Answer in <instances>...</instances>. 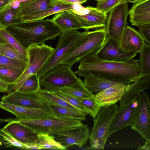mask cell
I'll list each match as a JSON object with an SVG mask.
<instances>
[{"instance_id": "1", "label": "cell", "mask_w": 150, "mask_h": 150, "mask_svg": "<svg viewBox=\"0 0 150 150\" xmlns=\"http://www.w3.org/2000/svg\"><path fill=\"white\" fill-rule=\"evenodd\" d=\"M78 70L101 74L133 82L143 75L138 60L134 58L126 62L104 60L95 54H88L80 62Z\"/></svg>"}, {"instance_id": "2", "label": "cell", "mask_w": 150, "mask_h": 150, "mask_svg": "<svg viewBox=\"0 0 150 150\" xmlns=\"http://www.w3.org/2000/svg\"><path fill=\"white\" fill-rule=\"evenodd\" d=\"M5 29L26 50L48 40H54L61 33L50 19L22 22Z\"/></svg>"}, {"instance_id": "3", "label": "cell", "mask_w": 150, "mask_h": 150, "mask_svg": "<svg viewBox=\"0 0 150 150\" xmlns=\"http://www.w3.org/2000/svg\"><path fill=\"white\" fill-rule=\"evenodd\" d=\"M105 27L94 30H85L67 52L61 64L71 67L86 56L95 54L103 45L107 37Z\"/></svg>"}, {"instance_id": "4", "label": "cell", "mask_w": 150, "mask_h": 150, "mask_svg": "<svg viewBox=\"0 0 150 150\" xmlns=\"http://www.w3.org/2000/svg\"><path fill=\"white\" fill-rule=\"evenodd\" d=\"M81 121L67 118H47L24 120L18 118H0L3 122H16L21 124L38 134H54L82 125Z\"/></svg>"}, {"instance_id": "5", "label": "cell", "mask_w": 150, "mask_h": 150, "mask_svg": "<svg viewBox=\"0 0 150 150\" xmlns=\"http://www.w3.org/2000/svg\"><path fill=\"white\" fill-rule=\"evenodd\" d=\"M115 104L102 107L98 113L90 132L91 147L94 149H104L109 135L110 126L118 109Z\"/></svg>"}, {"instance_id": "6", "label": "cell", "mask_w": 150, "mask_h": 150, "mask_svg": "<svg viewBox=\"0 0 150 150\" xmlns=\"http://www.w3.org/2000/svg\"><path fill=\"white\" fill-rule=\"evenodd\" d=\"M54 49L45 44L30 47L27 50L28 58L27 67L18 79L8 86L7 93L17 91L27 79L37 74Z\"/></svg>"}, {"instance_id": "7", "label": "cell", "mask_w": 150, "mask_h": 150, "mask_svg": "<svg viewBox=\"0 0 150 150\" xmlns=\"http://www.w3.org/2000/svg\"><path fill=\"white\" fill-rule=\"evenodd\" d=\"M78 30L70 32L61 33L56 47L54 49L37 75L40 77L48 70L61 64L67 52L83 34Z\"/></svg>"}, {"instance_id": "8", "label": "cell", "mask_w": 150, "mask_h": 150, "mask_svg": "<svg viewBox=\"0 0 150 150\" xmlns=\"http://www.w3.org/2000/svg\"><path fill=\"white\" fill-rule=\"evenodd\" d=\"M77 77L69 65L60 64L40 77L41 88L51 91L76 82Z\"/></svg>"}, {"instance_id": "9", "label": "cell", "mask_w": 150, "mask_h": 150, "mask_svg": "<svg viewBox=\"0 0 150 150\" xmlns=\"http://www.w3.org/2000/svg\"><path fill=\"white\" fill-rule=\"evenodd\" d=\"M128 3H122L111 10L107 18L105 26L107 36L115 40L119 47L122 35L128 25Z\"/></svg>"}, {"instance_id": "10", "label": "cell", "mask_w": 150, "mask_h": 150, "mask_svg": "<svg viewBox=\"0 0 150 150\" xmlns=\"http://www.w3.org/2000/svg\"><path fill=\"white\" fill-rule=\"evenodd\" d=\"M137 105L130 126L139 132L145 141L150 140V103L147 93L143 92L138 97Z\"/></svg>"}, {"instance_id": "11", "label": "cell", "mask_w": 150, "mask_h": 150, "mask_svg": "<svg viewBox=\"0 0 150 150\" xmlns=\"http://www.w3.org/2000/svg\"><path fill=\"white\" fill-rule=\"evenodd\" d=\"M74 72L79 76L84 78L83 82L85 86L93 94H97L116 84H121L126 86L132 83L101 74L93 73L78 70Z\"/></svg>"}, {"instance_id": "12", "label": "cell", "mask_w": 150, "mask_h": 150, "mask_svg": "<svg viewBox=\"0 0 150 150\" xmlns=\"http://www.w3.org/2000/svg\"><path fill=\"white\" fill-rule=\"evenodd\" d=\"M69 12L80 23L86 30L98 29L105 27L108 18V13L97 7L88 6L79 10L74 9Z\"/></svg>"}, {"instance_id": "13", "label": "cell", "mask_w": 150, "mask_h": 150, "mask_svg": "<svg viewBox=\"0 0 150 150\" xmlns=\"http://www.w3.org/2000/svg\"><path fill=\"white\" fill-rule=\"evenodd\" d=\"M1 101L22 107L50 111L48 104L38 95L37 93H23L17 91L4 95Z\"/></svg>"}, {"instance_id": "14", "label": "cell", "mask_w": 150, "mask_h": 150, "mask_svg": "<svg viewBox=\"0 0 150 150\" xmlns=\"http://www.w3.org/2000/svg\"><path fill=\"white\" fill-rule=\"evenodd\" d=\"M90 129L87 124L53 134L55 140L67 149L73 145L81 148L90 139Z\"/></svg>"}, {"instance_id": "15", "label": "cell", "mask_w": 150, "mask_h": 150, "mask_svg": "<svg viewBox=\"0 0 150 150\" xmlns=\"http://www.w3.org/2000/svg\"><path fill=\"white\" fill-rule=\"evenodd\" d=\"M135 52L124 51L119 46L116 41L107 37L103 46L95 53L101 59L115 62H126L134 58L137 54Z\"/></svg>"}, {"instance_id": "16", "label": "cell", "mask_w": 150, "mask_h": 150, "mask_svg": "<svg viewBox=\"0 0 150 150\" xmlns=\"http://www.w3.org/2000/svg\"><path fill=\"white\" fill-rule=\"evenodd\" d=\"M137 105V100L136 98L123 106H120L111 124L109 136L130 126Z\"/></svg>"}, {"instance_id": "17", "label": "cell", "mask_w": 150, "mask_h": 150, "mask_svg": "<svg viewBox=\"0 0 150 150\" xmlns=\"http://www.w3.org/2000/svg\"><path fill=\"white\" fill-rule=\"evenodd\" d=\"M0 108L12 113L17 118L21 119L35 120L54 118L49 111L22 107L4 103L1 100Z\"/></svg>"}, {"instance_id": "18", "label": "cell", "mask_w": 150, "mask_h": 150, "mask_svg": "<svg viewBox=\"0 0 150 150\" xmlns=\"http://www.w3.org/2000/svg\"><path fill=\"white\" fill-rule=\"evenodd\" d=\"M58 0H30L20 2L17 8V16L21 19L42 12L53 6Z\"/></svg>"}, {"instance_id": "19", "label": "cell", "mask_w": 150, "mask_h": 150, "mask_svg": "<svg viewBox=\"0 0 150 150\" xmlns=\"http://www.w3.org/2000/svg\"><path fill=\"white\" fill-rule=\"evenodd\" d=\"M145 44L144 40L140 33L127 25L121 38L120 47L124 51L138 53L141 51Z\"/></svg>"}, {"instance_id": "20", "label": "cell", "mask_w": 150, "mask_h": 150, "mask_svg": "<svg viewBox=\"0 0 150 150\" xmlns=\"http://www.w3.org/2000/svg\"><path fill=\"white\" fill-rule=\"evenodd\" d=\"M3 128L22 144H38V134L21 124L8 122Z\"/></svg>"}, {"instance_id": "21", "label": "cell", "mask_w": 150, "mask_h": 150, "mask_svg": "<svg viewBox=\"0 0 150 150\" xmlns=\"http://www.w3.org/2000/svg\"><path fill=\"white\" fill-rule=\"evenodd\" d=\"M150 81V74L143 75L133 83L126 86L123 95L119 101L120 106H123L137 98L141 92L149 88Z\"/></svg>"}, {"instance_id": "22", "label": "cell", "mask_w": 150, "mask_h": 150, "mask_svg": "<svg viewBox=\"0 0 150 150\" xmlns=\"http://www.w3.org/2000/svg\"><path fill=\"white\" fill-rule=\"evenodd\" d=\"M128 14L133 25L138 27L150 24V0L134 4Z\"/></svg>"}, {"instance_id": "23", "label": "cell", "mask_w": 150, "mask_h": 150, "mask_svg": "<svg viewBox=\"0 0 150 150\" xmlns=\"http://www.w3.org/2000/svg\"><path fill=\"white\" fill-rule=\"evenodd\" d=\"M51 20L61 33L83 29L80 23L68 11L55 14Z\"/></svg>"}, {"instance_id": "24", "label": "cell", "mask_w": 150, "mask_h": 150, "mask_svg": "<svg viewBox=\"0 0 150 150\" xmlns=\"http://www.w3.org/2000/svg\"><path fill=\"white\" fill-rule=\"evenodd\" d=\"M125 87L121 84L111 86L96 94V99L102 107L115 104L122 98Z\"/></svg>"}, {"instance_id": "25", "label": "cell", "mask_w": 150, "mask_h": 150, "mask_svg": "<svg viewBox=\"0 0 150 150\" xmlns=\"http://www.w3.org/2000/svg\"><path fill=\"white\" fill-rule=\"evenodd\" d=\"M55 90L68 95L80 101L82 99L91 97L93 95L85 87L83 81L79 77H77L75 83Z\"/></svg>"}, {"instance_id": "26", "label": "cell", "mask_w": 150, "mask_h": 150, "mask_svg": "<svg viewBox=\"0 0 150 150\" xmlns=\"http://www.w3.org/2000/svg\"><path fill=\"white\" fill-rule=\"evenodd\" d=\"M18 4L12 1L0 10V28L7 27L22 21L17 16Z\"/></svg>"}, {"instance_id": "27", "label": "cell", "mask_w": 150, "mask_h": 150, "mask_svg": "<svg viewBox=\"0 0 150 150\" xmlns=\"http://www.w3.org/2000/svg\"><path fill=\"white\" fill-rule=\"evenodd\" d=\"M74 5L58 1L52 7L37 14L23 18L21 20L23 22H27L43 19L54 14L75 9Z\"/></svg>"}, {"instance_id": "28", "label": "cell", "mask_w": 150, "mask_h": 150, "mask_svg": "<svg viewBox=\"0 0 150 150\" xmlns=\"http://www.w3.org/2000/svg\"><path fill=\"white\" fill-rule=\"evenodd\" d=\"M37 94L48 104L65 108L75 112L82 114L79 109L58 97L50 91L45 90L41 88L39 91L37 92Z\"/></svg>"}, {"instance_id": "29", "label": "cell", "mask_w": 150, "mask_h": 150, "mask_svg": "<svg viewBox=\"0 0 150 150\" xmlns=\"http://www.w3.org/2000/svg\"><path fill=\"white\" fill-rule=\"evenodd\" d=\"M51 113L55 118L76 119L81 121L85 120L86 116L68 108L48 104Z\"/></svg>"}, {"instance_id": "30", "label": "cell", "mask_w": 150, "mask_h": 150, "mask_svg": "<svg viewBox=\"0 0 150 150\" xmlns=\"http://www.w3.org/2000/svg\"><path fill=\"white\" fill-rule=\"evenodd\" d=\"M37 137L38 143L37 144L40 148V149H67L55 140L53 134H38Z\"/></svg>"}, {"instance_id": "31", "label": "cell", "mask_w": 150, "mask_h": 150, "mask_svg": "<svg viewBox=\"0 0 150 150\" xmlns=\"http://www.w3.org/2000/svg\"><path fill=\"white\" fill-rule=\"evenodd\" d=\"M0 55L28 62V58L21 54L0 37Z\"/></svg>"}, {"instance_id": "32", "label": "cell", "mask_w": 150, "mask_h": 150, "mask_svg": "<svg viewBox=\"0 0 150 150\" xmlns=\"http://www.w3.org/2000/svg\"><path fill=\"white\" fill-rule=\"evenodd\" d=\"M28 62L0 55V67L23 72Z\"/></svg>"}, {"instance_id": "33", "label": "cell", "mask_w": 150, "mask_h": 150, "mask_svg": "<svg viewBox=\"0 0 150 150\" xmlns=\"http://www.w3.org/2000/svg\"><path fill=\"white\" fill-rule=\"evenodd\" d=\"M39 79L37 74H35L24 82L17 91L23 93L38 92L41 88Z\"/></svg>"}, {"instance_id": "34", "label": "cell", "mask_w": 150, "mask_h": 150, "mask_svg": "<svg viewBox=\"0 0 150 150\" xmlns=\"http://www.w3.org/2000/svg\"><path fill=\"white\" fill-rule=\"evenodd\" d=\"M81 103L93 119L96 118L98 111L102 107L96 99V94L90 97L81 99Z\"/></svg>"}, {"instance_id": "35", "label": "cell", "mask_w": 150, "mask_h": 150, "mask_svg": "<svg viewBox=\"0 0 150 150\" xmlns=\"http://www.w3.org/2000/svg\"><path fill=\"white\" fill-rule=\"evenodd\" d=\"M139 53L138 63L143 70V75L150 74V45L145 43Z\"/></svg>"}, {"instance_id": "36", "label": "cell", "mask_w": 150, "mask_h": 150, "mask_svg": "<svg viewBox=\"0 0 150 150\" xmlns=\"http://www.w3.org/2000/svg\"><path fill=\"white\" fill-rule=\"evenodd\" d=\"M0 37L21 54L28 58L27 51L22 46L17 40L5 28H0Z\"/></svg>"}, {"instance_id": "37", "label": "cell", "mask_w": 150, "mask_h": 150, "mask_svg": "<svg viewBox=\"0 0 150 150\" xmlns=\"http://www.w3.org/2000/svg\"><path fill=\"white\" fill-rule=\"evenodd\" d=\"M0 145L6 147H16L25 149L24 144L16 139L3 128L0 129Z\"/></svg>"}, {"instance_id": "38", "label": "cell", "mask_w": 150, "mask_h": 150, "mask_svg": "<svg viewBox=\"0 0 150 150\" xmlns=\"http://www.w3.org/2000/svg\"><path fill=\"white\" fill-rule=\"evenodd\" d=\"M58 97L79 109L85 116L88 114V112L85 108L79 101L72 96L58 90H54L50 91Z\"/></svg>"}, {"instance_id": "39", "label": "cell", "mask_w": 150, "mask_h": 150, "mask_svg": "<svg viewBox=\"0 0 150 150\" xmlns=\"http://www.w3.org/2000/svg\"><path fill=\"white\" fill-rule=\"evenodd\" d=\"M23 72L0 67V79L9 86L14 83Z\"/></svg>"}, {"instance_id": "40", "label": "cell", "mask_w": 150, "mask_h": 150, "mask_svg": "<svg viewBox=\"0 0 150 150\" xmlns=\"http://www.w3.org/2000/svg\"><path fill=\"white\" fill-rule=\"evenodd\" d=\"M121 0H101L98 1L97 7L99 9L109 12L113 8L119 5Z\"/></svg>"}, {"instance_id": "41", "label": "cell", "mask_w": 150, "mask_h": 150, "mask_svg": "<svg viewBox=\"0 0 150 150\" xmlns=\"http://www.w3.org/2000/svg\"><path fill=\"white\" fill-rule=\"evenodd\" d=\"M141 35L145 41L150 45V24L137 27Z\"/></svg>"}, {"instance_id": "42", "label": "cell", "mask_w": 150, "mask_h": 150, "mask_svg": "<svg viewBox=\"0 0 150 150\" xmlns=\"http://www.w3.org/2000/svg\"><path fill=\"white\" fill-rule=\"evenodd\" d=\"M59 1L66 3L74 4H81L87 1V0H58Z\"/></svg>"}, {"instance_id": "43", "label": "cell", "mask_w": 150, "mask_h": 150, "mask_svg": "<svg viewBox=\"0 0 150 150\" xmlns=\"http://www.w3.org/2000/svg\"><path fill=\"white\" fill-rule=\"evenodd\" d=\"M8 85L5 84L0 79V93H8Z\"/></svg>"}, {"instance_id": "44", "label": "cell", "mask_w": 150, "mask_h": 150, "mask_svg": "<svg viewBox=\"0 0 150 150\" xmlns=\"http://www.w3.org/2000/svg\"><path fill=\"white\" fill-rule=\"evenodd\" d=\"M24 144L25 145V149H40V148L36 144Z\"/></svg>"}, {"instance_id": "45", "label": "cell", "mask_w": 150, "mask_h": 150, "mask_svg": "<svg viewBox=\"0 0 150 150\" xmlns=\"http://www.w3.org/2000/svg\"><path fill=\"white\" fill-rule=\"evenodd\" d=\"M136 149L150 150V140L146 141L144 146H139Z\"/></svg>"}, {"instance_id": "46", "label": "cell", "mask_w": 150, "mask_h": 150, "mask_svg": "<svg viewBox=\"0 0 150 150\" xmlns=\"http://www.w3.org/2000/svg\"><path fill=\"white\" fill-rule=\"evenodd\" d=\"M12 1V0H0V10Z\"/></svg>"}, {"instance_id": "47", "label": "cell", "mask_w": 150, "mask_h": 150, "mask_svg": "<svg viewBox=\"0 0 150 150\" xmlns=\"http://www.w3.org/2000/svg\"><path fill=\"white\" fill-rule=\"evenodd\" d=\"M145 0H121L119 4L124 3H132L133 4L140 2Z\"/></svg>"}, {"instance_id": "48", "label": "cell", "mask_w": 150, "mask_h": 150, "mask_svg": "<svg viewBox=\"0 0 150 150\" xmlns=\"http://www.w3.org/2000/svg\"><path fill=\"white\" fill-rule=\"evenodd\" d=\"M96 0V1H100V0Z\"/></svg>"}, {"instance_id": "49", "label": "cell", "mask_w": 150, "mask_h": 150, "mask_svg": "<svg viewBox=\"0 0 150 150\" xmlns=\"http://www.w3.org/2000/svg\"></svg>"}]
</instances>
